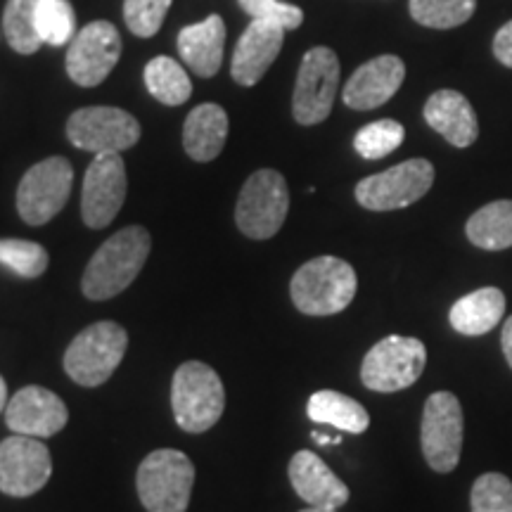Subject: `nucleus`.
Segmentation results:
<instances>
[{
    "instance_id": "35",
    "label": "nucleus",
    "mask_w": 512,
    "mask_h": 512,
    "mask_svg": "<svg viewBox=\"0 0 512 512\" xmlns=\"http://www.w3.org/2000/svg\"><path fill=\"white\" fill-rule=\"evenodd\" d=\"M494 55L498 62L512 69V19L498 29V34L494 38Z\"/></svg>"
},
{
    "instance_id": "7",
    "label": "nucleus",
    "mask_w": 512,
    "mask_h": 512,
    "mask_svg": "<svg viewBox=\"0 0 512 512\" xmlns=\"http://www.w3.org/2000/svg\"><path fill=\"white\" fill-rule=\"evenodd\" d=\"M427 366V349L420 339L392 335L368 351L361 366V380L382 394L401 392L420 380Z\"/></svg>"
},
{
    "instance_id": "26",
    "label": "nucleus",
    "mask_w": 512,
    "mask_h": 512,
    "mask_svg": "<svg viewBox=\"0 0 512 512\" xmlns=\"http://www.w3.org/2000/svg\"><path fill=\"white\" fill-rule=\"evenodd\" d=\"M145 86L155 100L162 105L178 107L190 100L192 83L185 69L178 64L174 57L159 55L155 60L147 62L145 67Z\"/></svg>"
},
{
    "instance_id": "13",
    "label": "nucleus",
    "mask_w": 512,
    "mask_h": 512,
    "mask_svg": "<svg viewBox=\"0 0 512 512\" xmlns=\"http://www.w3.org/2000/svg\"><path fill=\"white\" fill-rule=\"evenodd\" d=\"M69 143L86 152H124L140 140V124L119 107H83L67 121Z\"/></svg>"
},
{
    "instance_id": "27",
    "label": "nucleus",
    "mask_w": 512,
    "mask_h": 512,
    "mask_svg": "<svg viewBox=\"0 0 512 512\" xmlns=\"http://www.w3.org/2000/svg\"><path fill=\"white\" fill-rule=\"evenodd\" d=\"M38 0H8L3 12V34L19 55H34L43 46L36 31Z\"/></svg>"
},
{
    "instance_id": "36",
    "label": "nucleus",
    "mask_w": 512,
    "mask_h": 512,
    "mask_svg": "<svg viewBox=\"0 0 512 512\" xmlns=\"http://www.w3.org/2000/svg\"><path fill=\"white\" fill-rule=\"evenodd\" d=\"M501 344H503V354H505V361H508V366L512 368V316L505 320L503 325V332H501Z\"/></svg>"
},
{
    "instance_id": "21",
    "label": "nucleus",
    "mask_w": 512,
    "mask_h": 512,
    "mask_svg": "<svg viewBox=\"0 0 512 512\" xmlns=\"http://www.w3.org/2000/svg\"><path fill=\"white\" fill-rule=\"evenodd\" d=\"M425 121L453 147H470L479 136L477 114L465 95L437 91L425 102Z\"/></svg>"
},
{
    "instance_id": "15",
    "label": "nucleus",
    "mask_w": 512,
    "mask_h": 512,
    "mask_svg": "<svg viewBox=\"0 0 512 512\" xmlns=\"http://www.w3.org/2000/svg\"><path fill=\"white\" fill-rule=\"evenodd\" d=\"M121 57V36L110 22H93L72 38L67 53V74L76 86H100Z\"/></svg>"
},
{
    "instance_id": "30",
    "label": "nucleus",
    "mask_w": 512,
    "mask_h": 512,
    "mask_svg": "<svg viewBox=\"0 0 512 512\" xmlns=\"http://www.w3.org/2000/svg\"><path fill=\"white\" fill-rule=\"evenodd\" d=\"M403 138H406V128L394 119H380L373 124L363 126L356 133L354 147L363 159H382L399 150Z\"/></svg>"
},
{
    "instance_id": "29",
    "label": "nucleus",
    "mask_w": 512,
    "mask_h": 512,
    "mask_svg": "<svg viewBox=\"0 0 512 512\" xmlns=\"http://www.w3.org/2000/svg\"><path fill=\"white\" fill-rule=\"evenodd\" d=\"M36 31L43 43L64 46L76 36V15L69 0H38Z\"/></svg>"
},
{
    "instance_id": "23",
    "label": "nucleus",
    "mask_w": 512,
    "mask_h": 512,
    "mask_svg": "<svg viewBox=\"0 0 512 512\" xmlns=\"http://www.w3.org/2000/svg\"><path fill=\"white\" fill-rule=\"evenodd\" d=\"M505 313V294L498 287H482L453 304L448 320L460 335L479 337L496 328Z\"/></svg>"
},
{
    "instance_id": "6",
    "label": "nucleus",
    "mask_w": 512,
    "mask_h": 512,
    "mask_svg": "<svg viewBox=\"0 0 512 512\" xmlns=\"http://www.w3.org/2000/svg\"><path fill=\"white\" fill-rule=\"evenodd\" d=\"M290 211V188L283 174L273 169H259L242 185L235 204V223L240 233L252 240H271Z\"/></svg>"
},
{
    "instance_id": "16",
    "label": "nucleus",
    "mask_w": 512,
    "mask_h": 512,
    "mask_svg": "<svg viewBox=\"0 0 512 512\" xmlns=\"http://www.w3.org/2000/svg\"><path fill=\"white\" fill-rule=\"evenodd\" d=\"M69 413L64 401L46 387L19 389L5 406V425L12 434H27V437L46 439L62 432L67 425Z\"/></svg>"
},
{
    "instance_id": "8",
    "label": "nucleus",
    "mask_w": 512,
    "mask_h": 512,
    "mask_svg": "<svg viewBox=\"0 0 512 512\" xmlns=\"http://www.w3.org/2000/svg\"><path fill=\"white\" fill-rule=\"evenodd\" d=\"M74 169L64 157H48L31 166L17 188V211L29 226H43L64 209L72 195Z\"/></svg>"
},
{
    "instance_id": "17",
    "label": "nucleus",
    "mask_w": 512,
    "mask_h": 512,
    "mask_svg": "<svg viewBox=\"0 0 512 512\" xmlns=\"http://www.w3.org/2000/svg\"><path fill=\"white\" fill-rule=\"evenodd\" d=\"M406 79V64L396 55H380L356 69L342 91L344 105L368 112L392 100Z\"/></svg>"
},
{
    "instance_id": "34",
    "label": "nucleus",
    "mask_w": 512,
    "mask_h": 512,
    "mask_svg": "<svg viewBox=\"0 0 512 512\" xmlns=\"http://www.w3.org/2000/svg\"><path fill=\"white\" fill-rule=\"evenodd\" d=\"M238 3L252 19L275 22L285 31L299 29L304 22L302 8H297V5H290V3H280V0H238Z\"/></svg>"
},
{
    "instance_id": "22",
    "label": "nucleus",
    "mask_w": 512,
    "mask_h": 512,
    "mask_svg": "<svg viewBox=\"0 0 512 512\" xmlns=\"http://www.w3.org/2000/svg\"><path fill=\"white\" fill-rule=\"evenodd\" d=\"M228 138V114L221 105L204 102L188 114L183 126V147L195 162H211L223 152Z\"/></svg>"
},
{
    "instance_id": "11",
    "label": "nucleus",
    "mask_w": 512,
    "mask_h": 512,
    "mask_svg": "<svg viewBox=\"0 0 512 512\" xmlns=\"http://www.w3.org/2000/svg\"><path fill=\"white\" fill-rule=\"evenodd\" d=\"M434 183V166L427 159H408L382 171V174L363 178L356 185V200L363 209L394 211L411 207L427 195Z\"/></svg>"
},
{
    "instance_id": "31",
    "label": "nucleus",
    "mask_w": 512,
    "mask_h": 512,
    "mask_svg": "<svg viewBox=\"0 0 512 512\" xmlns=\"http://www.w3.org/2000/svg\"><path fill=\"white\" fill-rule=\"evenodd\" d=\"M48 252L31 240H0V264L22 278H38L48 268Z\"/></svg>"
},
{
    "instance_id": "5",
    "label": "nucleus",
    "mask_w": 512,
    "mask_h": 512,
    "mask_svg": "<svg viewBox=\"0 0 512 512\" xmlns=\"http://www.w3.org/2000/svg\"><path fill=\"white\" fill-rule=\"evenodd\" d=\"M128 335L119 323L102 320L74 337L64 354V370L81 387H100L124 361Z\"/></svg>"
},
{
    "instance_id": "37",
    "label": "nucleus",
    "mask_w": 512,
    "mask_h": 512,
    "mask_svg": "<svg viewBox=\"0 0 512 512\" xmlns=\"http://www.w3.org/2000/svg\"><path fill=\"white\" fill-rule=\"evenodd\" d=\"M5 406H8V384L0 377V411H3Z\"/></svg>"
},
{
    "instance_id": "19",
    "label": "nucleus",
    "mask_w": 512,
    "mask_h": 512,
    "mask_svg": "<svg viewBox=\"0 0 512 512\" xmlns=\"http://www.w3.org/2000/svg\"><path fill=\"white\" fill-rule=\"evenodd\" d=\"M290 482L311 508L339 510L349 501V486L313 451H299L290 460Z\"/></svg>"
},
{
    "instance_id": "38",
    "label": "nucleus",
    "mask_w": 512,
    "mask_h": 512,
    "mask_svg": "<svg viewBox=\"0 0 512 512\" xmlns=\"http://www.w3.org/2000/svg\"><path fill=\"white\" fill-rule=\"evenodd\" d=\"M302 512H337V510H325V508H311V505H309V508H306V510H302Z\"/></svg>"
},
{
    "instance_id": "28",
    "label": "nucleus",
    "mask_w": 512,
    "mask_h": 512,
    "mask_svg": "<svg viewBox=\"0 0 512 512\" xmlns=\"http://www.w3.org/2000/svg\"><path fill=\"white\" fill-rule=\"evenodd\" d=\"M475 10L477 0H411V17L430 29L460 27Z\"/></svg>"
},
{
    "instance_id": "32",
    "label": "nucleus",
    "mask_w": 512,
    "mask_h": 512,
    "mask_svg": "<svg viewBox=\"0 0 512 512\" xmlns=\"http://www.w3.org/2000/svg\"><path fill=\"white\" fill-rule=\"evenodd\" d=\"M472 512H512V482L498 472H486L472 484Z\"/></svg>"
},
{
    "instance_id": "4",
    "label": "nucleus",
    "mask_w": 512,
    "mask_h": 512,
    "mask_svg": "<svg viewBox=\"0 0 512 512\" xmlns=\"http://www.w3.org/2000/svg\"><path fill=\"white\" fill-rule=\"evenodd\" d=\"M195 465L181 451L159 448L138 467V496L147 512H185L190 505Z\"/></svg>"
},
{
    "instance_id": "33",
    "label": "nucleus",
    "mask_w": 512,
    "mask_h": 512,
    "mask_svg": "<svg viewBox=\"0 0 512 512\" xmlns=\"http://www.w3.org/2000/svg\"><path fill=\"white\" fill-rule=\"evenodd\" d=\"M171 0H124V17L131 34L152 38L162 29Z\"/></svg>"
},
{
    "instance_id": "20",
    "label": "nucleus",
    "mask_w": 512,
    "mask_h": 512,
    "mask_svg": "<svg viewBox=\"0 0 512 512\" xmlns=\"http://www.w3.org/2000/svg\"><path fill=\"white\" fill-rule=\"evenodd\" d=\"M223 46H226V24L219 15H209L178 34V53L202 79H211L221 69Z\"/></svg>"
},
{
    "instance_id": "9",
    "label": "nucleus",
    "mask_w": 512,
    "mask_h": 512,
    "mask_svg": "<svg viewBox=\"0 0 512 512\" xmlns=\"http://www.w3.org/2000/svg\"><path fill=\"white\" fill-rule=\"evenodd\" d=\"M339 88V57L335 50L318 46L304 55L292 95L297 124L316 126L330 117Z\"/></svg>"
},
{
    "instance_id": "12",
    "label": "nucleus",
    "mask_w": 512,
    "mask_h": 512,
    "mask_svg": "<svg viewBox=\"0 0 512 512\" xmlns=\"http://www.w3.org/2000/svg\"><path fill=\"white\" fill-rule=\"evenodd\" d=\"M126 166L121 152H100L83 176L81 216L88 228H107L126 202Z\"/></svg>"
},
{
    "instance_id": "18",
    "label": "nucleus",
    "mask_w": 512,
    "mask_h": 512,
    "mask_svg": "<svg viewBox=\"0 0 512 512\" xmlns=\"http://www.w3.org/2000/svg\"><path fill=\"white\" fill-rule=\"evenodd\" d=\"M285 41V29L275 22L264 19H252L245 34L240 36L238 46L233 53L230 74L240 86H256L264 79L275 57L280 55Z\"/></svg>"
},
{
    "instance_id": "25",
    "label": "nucleus",
    "mask_w": 512,
    "mask_h": 512,
    "mask_svg": "<svg viewBox=\"0 0 512 512\" xmlns=\"http://www.w3.org/2000/svg\"><path fill=\"white\" fill-rule=\"evenodd\" d=\"M467 238L479 249L512 247V200H498L482 207L467 221Z\"/></svg>"
},
{
    "instance_id": "1",
    "label": "nucleus",
    "mask_w": 512,
    "mask_h": 512,
    "mask_svg": "<svg viewBox=\"0 0 512 512\" xmlns=\"http://www.w3.org/2000/svg\"><path fill=\"white\" fill-rule=\"evenodd\" d=\"M150 233L143 226H128L102 245L83 271L81 290L93 302L117 297L143 271L150 256Z\"/></svg>"
},
{
    "instance_id": "14",
    "label": "nucleus",
    "mask_w": 512,
    "mask_h": 512,
    "mask_svg": "<svg viewBox=\"0 0 512 512\" xmlns=\"http://www.w3.org/2000/svg\"><path fill=\"white\" fill-rule=\"evenodd\" d=\"M53 475V458L43 441L12 434L0 441V491L15 498L34 496Z\"/></svg>"
},
{
    "instance_id": "3",
    "label": "nucleus",
    "mask_w": 512,
    "mask_h": 512,
    "mask_svg": "<svg viewBox=\"0 0 512 512\" xmlns=\"http://www.w3.org/2000/svg\"><path fill=\"white\" fill-rule=\"evenodd\" d=\"M171 408L183 432L202 434L211 430L226 408V389L216 370L202 361L178 366L171 382Z\"/></svg>"
},
{
    "instance_id": "10",
    "label": "nucleus",
    "mask_w": 512,
    "mask_h": 512,
    "mask_svg": "<svg viewBox=\"0 0 512 512\" xmlns=\"http://www.w3.org/2000/svg\"><path fill=\"white\" fill-rule=\"evenodd\" d=\"M463 408L456 394H432L422 411L420 441L427 465L434 472H453L463 451Z\"/></svg>"
},
{
    "instance_id": "2",
    "label": "nucleus",
    "mask_w": 512,
    "mask_h": 512,
    "mask_svg": "<svg viewBox=\"0 0 512 512\" xmlns=\"http://www.w3.org/2000/svg\"><path fill=\"white\" fill-rule=\"evenodd\" d=\"M356 271L337 256H318L306 261L292 275V302L306 316H335L354 302Z\"/></svg>"
},
{
    "instance_id": "24",
    "label": "nucleus",
    "mask_w": 512,
    "mask_h": 512,
    "mask_svg": "<svg viewBox=\"0 0 512 512\" xmlns=\"http://www.w3.org/2000/svg\"><path fill=\"white\" fill-rule=\"evenodd\" d=\"M306 413L318 425H330L335 430L351 434H363L370 425V415L361 403L347 394L332 392V389L313 394L309 406H306Z\"/></svg>"
}]
</instances>
